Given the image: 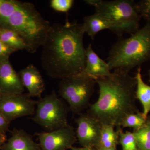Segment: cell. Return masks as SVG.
<instances>
[{"label":"cell","mask_w":150,"mask_h":150,"mask_svg":"<svg viewBox=\"0 0 150 150\" xmlns=\"http://www.w3.org/2000/svg\"><path fill=\"white\" fill-rule=\"evenodd\" d=\"M115 127L113 125L102 124L99 143L95 149L99 148L117 149L119 135L118 130L115 131Z\"/></svg>","instance_id":"17"},{"label":"cell","mask_w":150,"mask_h":150,"mask_svg":"<svg viewBox=\"0 0 150 150\" xmlns=\"http://www.w3.org/2000/svg\"><path fill=\"white\" fill-rule=\"evenodd\" d=\"M36 103L28 94H0V112L10 122L20 117L34 115Z\"/></svg>","instance_id":"8"},{"label":"cell","mask_w":150,"mask_h":150,"mask_svg":"<svg viewBox=\"0 0 150 150\" xmlns=\"http://www.w3.org/2000/svg\"><path fill=\"white\" fill-rule=\"evenodd\" d=\"M82 24L85 33H86L93 40L98 32L103 30L109 29L106 21L96 13L85 17Z\"/></svg>","instance_id":"16"},{"label":"cell","mask_w":150,"mask_h":150,"mask_svg":"<svg viewBox=\"0 0 150 150\" xmlns=\"http://www.w3.org/2000/svg\"><path fill=\"white\" fill-rule=\"evenodd\" d=\"M16 51L9 47L0 39V62L9 59L10 56Z\"/></svg>","instance_id":"24"},{"label":"cell","mask_w":150,"mask_h":150,"mask_svg":"<svg viewBox=\"0 0 150 150\" xmlns=\"http://www.w3.org/2000/svg\"><path fill=\"white\" fill-rule=\"evenodd\" d=\"M95 81L99 87V97L89 105L87 113L101 124L119 128L126 116L139 111L136 104L137 81L129 72L117 69Z\"/></svg>","instance_id":"2"},{"label":"cell","mask_w":150,"mask_h":150,"mask_svg":"<svg viewBox=\"0 0 150 150\" xmlns=\"http://www.w3.org/2000/svg\"><path fill=\"white\" fill-rule=\"evenodd\" d=\"M82 24L55 23L51 25L42 45L41 63L50 77L62 79L83 71L86 48Z\"/></svg>","instance_id":"1"},{"label":"cell","mask_w":150,"mask_h":150,"mask_svg":"<svg viewBox=\"0 0 150 150\" xmlns=\"http://www.w3.org/2000/svg\"><path fill=\"white\" fill-rule=\"evenodd\" d=\"M37 134L41 150H67L71 149L77 141L74 128L70 124L57 130Z\"/></svg>","instance_id":"9"},{"label":"cell","mask_w":150,"mask_h":150,"mask_svg":"<svg viewBox=\"0 0 150 150\" xmlns=\"http://www.w3.org/2000/svg\"><path fill=\"white\" fill-rule=\"evenodd\" d=\"M25 91L18 73L14 69L9 59L0 62V94H21Z\"/></svg>","instance_id":"11"},{"label":"cell","mask_w":150,"mask_h":150,"mask_svg":"<svg viewBox=\"0 0 150 150\" xmlns=\"http://www.w3.org/2000/svg\"><path fill=\"white\" fill-rule=\"evenodd\" d=\"M148 74H149V81L150 82V69L148 71Z\"/></svg>","instance_id":"29"},{"label":"cell","mask_w":150,"mask_h":150,"mask_svg":"<svg viewBox=\"0 0 150 150\" xmlns=\"http://www.w3.org/2000/svg\"><path fill=\"white\" fill-rule=\"evenodd\" d=\"M147 116L143 112H139L131 113L126 116L121 122V127L133 128V131H137L144 126L146 123Z\"/></svg>","instance_id":"20"},{"label":"cell","mask_w":150,"mask_h":150,"mask_svg":"<svg viewBox=\"0 0 150 150\" xmlns=\"http://www.w3.org/2000/svg\"><path fill=\"white\" fill-rule=\"evenodd\" d=\"M96 83L95 79L82 73L61 80L58 93L68 103L70 111L79 115L89 106Z\"/></svg>","instance_id":"6"},{"label":"cell","mask_w":150,"mask_h":150,"mask_svg":"<svg viewBox=\"0 0 150 150\" xmlns=\"http://www.w3.org/2000/svg\"><path fill=\"white\" fill-rule=\"evenodd\" d=\"M10 122L0 112V132L6 134L8 131Z\"/></svg>","instance_id":"25"},{"label":"cell","mask_w":150,"mask_h":150,"mask_svg":"<svg viewBox=\"0 0 150 150\" xmlns=\"http://www.w3.org/2000/svg\"><path fill=\"white\" fill-rule=\"evenodd\" d=\"M73 0H51L50 6L53 9L60 12L67 13L74 5Z\"/></svg>","instance_id":"22"},{"label":"cell","mask_w":150,"mask_h":150,"mask_svg":"<svg viewBox=\"0 0 150 150\" xmlns=\"http://www.w3.org/2000/svg\"><path fill=\"white\" fill-rule=\"evenodd\" d=\"M6 141V134L0 132V149H1L3 144Z\"/></svg>","instance_id":"26"},{"label":"cell","mask_w":150,"mask_h":150,"mask_svg":"<svg viewBox=\"0 0 150 150\" xmlns=\"http://www.w3.org/2000/svg\"><path fill=\"white\" fill-rule=\"evenodd\" d=\"M0 39L6 45L16 51L26 50L24 40L17 33L11 30L0 28Z\"/></svg>","instance_id":"18"},{"label":"cell","mask_w":150,"mask_h":150,"mask_svg":"<svg viewBox=\"0 0 150 150\" xmlns=\"http://www.w3.org/2000/svg\"><path fill=\"white\" fill-rule=\"evenodd\" d=\"M131 35L118 38L111 47L106 59L110 71L119 69L129 72L150 62V21Z\"/></svg>","instance_id":"4"},{"label":"cell","mask_w":150,"mask_h":150,"mask_svg":"<svg viewBox=\"0 0 150 150\" xmlns=\"http://www.w3.org/2000/svg\"><path fill=\"white\" fill-rule=\"evenodd\" d=\"M138 150H150V116L148 115L144 126L133 131Z\"/></svg>","instance_id":"19"},{"label":"cell","mask_w":150,"mask_h":150,"mask_svg":"<svg viewBox=\"0 0 150 150\" xmlns=\"http://www.w3.org/2000/svg\"><path fill=\"white\" fill-rule=\"evenodd\" d=\"M23 85L27 89L30 96L39 98L45 89V84L37 68L33 64L28 65L18 73Z\"/></svg>","instance_id":"12"},{"label":"cell","mask_w":150,"mask_h":150,"mask_svg":"<svg viewBox=\"0 0 150 150\" xmlns=\"http://www.w3.org/2000/svg\"><path fill=\"white\" fill-rule=\"evenodd\" d=\"M136 8L141 17L150 21V0H142L136 3Z\"/></svg>","instance_id":"23"},{"label":"cell","mask_w":150,"mask_h":150,"mask_svg":"<svg viewBox=\"0 0 150 150\" xmlns=\"http://www.w3.org/2000/svg\"><path fill=\"white\" fill-rule=\"evenodd\" d=\"M76 119L77 139L83 147L95 149L98 145L102 124L88 113H81Z\"/></svg>","instance_id":"10"},{"label":"cell","mask_w":150,"mask_h":150,"mask_svg":"<svg viewBox=\"0 0 150 150\" xmlns=\"http://www.w3.org/2000/svg\"><path fill=\"white\" fill-rule=\"evenodd\" d=\"M1 150H41L39 144L34 142L33 137L24 130L14 129L11 136L5 142Z\"/></svg>","instance_id":"14"},{"label":"cell","mask_w":150,"mask_h":150,"mask_svg":"<svg viewBox=\"0 0 150 150\" xmlns=\"http://www.w3.org/2000/svg\"><path fill=\"white\" fill-rule=\"evenodd\" d=\"M85 2L95 8V13L104 19L109 30L118 38L125 33L132 34L140 29L142 17L133 0H86Z\"/></svg>","instance_id":"5"},{"label":"cell","mask_w":150,"mask_h":150,"mask_svg":"<svg viewBox=\"0 0 150 150\" xmlns=\"http://www.w3.org/2000/svg\"><path fill=\"white\" fill-rule=\"evenodd\" d=\"M141 67H138L135 78L137 81L136 89V99L142 103L143 108V113L148 116L150 112V86L145 83L142 79Z\"/></svg>","instance_id":"15"},{"label":"cell","mask_w":150,"mask_h":150,"mask_svg":"<svg viewBox=\"0 0 150 150\" xmlns=\"http://www.w3.org/2000/svg\"><path fill=\"white\" fill-rule=\"evenodd\" d=\"M71 150H96L94 148H88V147H72L71 148Z\"/></svg>","instance_id":"27"},{"label":"cell","mask_w":150,"mask_h":150,"mask_svg":"<svg viewBox=\"0 0 150 150\" xmlns=\"http://www.w3.org/2000/svg\"><path fill=\"white\" fill-rule=\"evenodd\" d=\"M119 132V144L122 150H138L136 139L133 132L126 131L124 132L121 127L117 128Z\"/></svg>","instance_id":"21"},{"label":"cell","mask_w":150,"mask_h":150,"mask_svg":"<svg viewBox=\"0 0 150 150\" xmlns=\"http://www.w3.org/2000/svg\"><path fill=\"white\" fill-rule=\"evenodd\" d=\"M82 73L95 79L107 76L111 73L107 62L95 52L91 44L86 48L85 67Z\"/></svg>","instance_id":"13"},{"label":"cell","mask_w":150,"mask_h":150,"mask_svg":"<svg viewBox=\"0 0 150 150\" xmlns=\"http://www.w3.org/2000/svg\"><path fill=\"white\" fill-rule=\"evenodd\" d=\"M70 111L69 105L53 91L37 101L32 120L46 131H53L69 125Z\"/></svg>","instance_id":"7"},{"label":"cell","mask_w":150,"mask_h":150,"mask_svg":"<svg viewBox=\"0 0 150 150\" xmlns=\"http://www.w3.org/2000/svg\"><path fill=\"white\" fill-rule=\"evenodd\" d=\"M96 150H117L116 148H109V149H103V148H99L96 149Z\"/></svg>","instance_id":"28"},{"label":"cell","mask_w":150,"mask_h":150,"mask_svg":"<svg viewBox=\"0 0 150 150\" xmlns=\"http://www.w3.org/2000/svg\"><path fill=\"white\" fill-rule=\"evenodd\" d=\"M50 26L32 3L0 0V28L17 33L26 44L27 52L34 54L42 46Z\"/></svg>","instance_id":"3"}]
</instances>
